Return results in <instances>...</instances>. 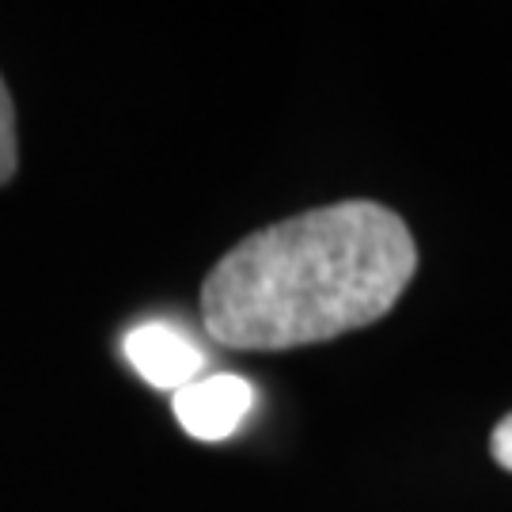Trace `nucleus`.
Masks as SVG:
<instances>
[{"mask_svg":"<svg viewBox=\"0 0 512 512\" xmlns=\"http://www.w3.org/2000/svg\"><path fill=\"white\" fill-rule=\"evenodd\" d=\"M126 357L148 384L171 387V391L194 384V376L202 368L198 346L175 327H167V323H145V327L129 330Z\"/></svg>","mask_w":512,"mask_h":512,"instance_id":"7ed1b4c3","label":"nucleus"},{"mask_svg":"<svg viewBox=\"0 0 512 512\" xmlns=\"http://www.w3.org/2000/svg\"><path fill=\"white\" fill-rule=\"evenodd\" d=\"M19 167V148H16V107H12V95L8 84L0 76V186L16 179Z\"/></svg>","mask_w":512,"mask_h":512,"instance_id":"20e7f679","label":"nucleus"},{"mask_svg":"<svg viewBox=\"0 0 512 512\" xmlns=\"http://www.w3.org/2000/svg\"><path fill=\"white\" fill-rule=\"evenodd\" d=\"M418 270L406 220L338 202L239 239L202 285V323L228 349H296L372 327Z\"/></svg>","mask_w":512,"mask_h":512,"instance_id":"f257e3e1","label":"nucleus"},{"mask_svg":"<svg viewBox=\"0 0 512 512\" xmlns=\"http://www.w3.org/2000/svg\"><path fill=\"white\" fill-rule=\"evenodd\" d=\"M251 403H255V387L243 376L220 372V376H205L175 391V418L194 440L213 444L236 433Z\"/></svg>","mask_w":512,"mask_h":512,"instance_id":"f03ea898","label":"nucleus"},{"mask_svg":"<svg viewBox=\"0 0 512 512\" xmlns=\"http://www.w3.org/2000/svg\"><path fill=\"white\" fill-rule=\"evenodd\" d=\"M490 456L512 475V414H505V418L497 421L494 437H490Z\"/></svg>","mask_w":512,"mask_h":512,"instance_id":"39448f33","label":"nucleus"}]
</instances>
